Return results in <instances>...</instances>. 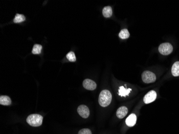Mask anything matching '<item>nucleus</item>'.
<instances>
[{"mask_svg":"<svg viewBox=\"0 0 179 134\" xmlns=\"http://www.w3.org/2000/svg\"><path fill=\"white\" fill-rule=\"evenodd\" d=\"M12 100L9 97L1 96L0 97V104L2 105L8 106L11 105Z\"/></svg>","mask_w":179,"mask_h":134,"instance_id":"nucleus-10","label":"nucleus"},{"mask_svg":"<svg viewBox=\"0 0 179 134\" xmlns=\"http://www.w3.org/2000/svg\"><path fill=\"white\" fill-rule=\"evenodd\" d=\"M142 79L145 83H151L156 80V76L151 71H145L142 74Z\"/></svg>","mask_w":179,"mask_h":134,"instance_id":"nucleus-4","label":"nucleus"},{"mask_svg":"<svg viewBox=\"0 0 179 134\" xmlns=\"http://www.w3.org/2000/svg\"><path fill=\"white\" fill-rule=\"evenodd\" d=\"M112 9L110 6L105 7L102 9V15L105 17H111L112 15Z\"/></svg>","mask_w":179,"mask_h":134,"instance_id":"nucleus-13","label":"nucleus"},{"mask_svg":"<svg viewBox=\"0 0 179 134\" xmlns=\"http://www.w3.org/2000/svg\"><path fill=\"white\" fill-rule=\"evenodd\" d=\"M78 134H92V132L89 129H83L79 130Z\"/></svg>","mask_w":179,"mask_h":134,"instance_id":"nucleus-18","label":"nucleus"},{"mask_svg":"<svg viewBox=\"0 0 179 134\" xmlns=\"http://www.w3.org/2000/svg\"><path fill=\"white\" fill-rule=\"evenodd\" d=\"M67 58L70 62H75L76 61L75 55L73 52H69L67 55Z\"/></svg>","mask_w":179,"mask_h":134,"instance_id":"nucleus-17","label":"nucleus"},{"mask_svg":"<svg viewBox=\"0 0 179 134\" xmlns=\"http://www.w3.org/2000/svg\"><path fill=\"white\" fill-rule=\"evenodd\" d=\"M83 87L88 90L92 91L96 89L97 84L94 81L90 79H86L83 81Z\"/></svg>","mask_w":179,"mask_h":134,"instance_id":"nucleus-7","label":"nucleus"},{"mask_svg":"<svg viewBox=\"0 0 179 134\" xmlns=\"http://www.w3.org/2000/svg\"><path fill=\"white\" fill-rule=\"evenodd\" d=\"M136 115L135 114H131L126 119L125 123L128 126L133 127L136 124Z\"/></svg>","mask_w":179,"mask_h":134,"instance_id":"nucleus-9","label":"nucleus"},{"mask_svg":"<svg viewBox=\"0 0 179 134\" xmlns=\"http://www.w3.org/2000/svg\"><path fill=\"white\" fill-rule=\"evenodd\" d=\"M157 98V93L154 90H151L146 94L144 97V102L145 103H150L154 102Z\"/></svg>","mask_w":179,"mask_h":134,"instance_id":"nucleus-6","label":"nucleus"},{"mask_svg":"<svg viewBox=\"0 0 179 134\" xmlns=\"http://www.w3.org/2000/svg\"><path fill=\"white\" fill-rule=\"evenodd\" d=\"M128 112V109L125 106H121L118 108L116 111V116L119 119H123Z\"/></svg>","mask_w":179,"mask_h":134,"instance_id":"nucleus-8","label":"nucleus"},{"mask_svg":"<svg viewBox=\"0 0 179 134\" xmlns=\"http://www.w3.org/2000/svg\"><path fill=\"white\" fill-rule=\"evenodd\" d=\"M42 48H43V47L40 45H35L34 46H33V50H32V53L33 54H39L41 53Z\"/></svg>","mask_w":179,"mask_h":134,"instance_id":"nucleus-16","label":"nucleus"},{"mask_svg":"<svg viewBox=\"0 0 179 134\" xmlns=\"http://www.w3.org/2000/svg\"><path fill=\"white\" fill-rule=\"evenodd\" d=\"M119 36L122 39H125L129 38L130 34L127 29H125L122 30L121 31H120V32L119 34Z\"/></svg>","mask_w":179,"mask_h":134,"instance_id":"nucleus-14","label":"nucleus"},{"mask_svg":"<svg viewBox=\"0 0 179 134\" xmlns=\"http://www.w3.org/2000/svg\"><path fill=\"white\" fill-rule=\"evenodd\" d=\"M25 17L23 15L17 13L15 16V17L14 19V22L15 23H19L25 21Z\"/></svg>","mask_w":179,"mask_h":134,"instance_id":"nucleus-15","label":"nucleus"},{"mask_svg":"<svg viewBox=\"0 0 179 134\" xmlns=\"http://www.w3.org/2000/svg\"><path fill=\"white\" fill-rule=\"evenodd\" d=\"M172 74L174 76H179V61L175 62L172 65Z\"/></svg>","mask_w":179,"mask_h":134,"instance_id":"nucleus-12","label":"nucleus"},{"mask_svg":"<svg viewBox=\"0 0 179 134\" xmlns=\"http://www.w3.org/2000/svg\"><path fill=\"white\" fill-rule=\"evenodd\" d=\"M173 46L168 42L163 43L160 45L158 48V50L159 53L164 55H169L173 52Z\"/></svg>","mask_w":179,"mask_h":134,"instance_id":"nucleus-3","label":"nucleus"},{"mask_svg":"<svg viewBox=\"0 0 179 134\" xmlns=\"http://www.w3.org/2000/svg\"><path fill=\"white\" fill-rule=\"evenodd\" d=\"M112 99V94L107 90H102L99 97V103L102 107H105L110 105Z\"/></svg>","mask_w":179,"mask_h":134,"instance_id":"nucleus-1","label":"nucleus"},{"mask_svg":"<svg viewBox=\"0 0 179 134\" xmlns=\"http://www.w3.org/2000/svg\"><path fill=\"white\" fill-rule=\"evenodd\" d=\"M43 117L37 114L29 115L26 119L29 125L32 127H39L43 123Z\"/></svg>","mask_w":179,"mask_h":134,"instance_id":"nucleus-2","label":"nucleus"},{"mask_svg":"<svg viewBox=\"0 0 179 134\" xmlns=\"http://www.w3.org/2000/svg\"><path fill=\"white\" fill-rule=\"evenodd\" d=\"M131 91V89H125L124 86H120L118 93L121 97H126L129 95Z\"/></svg>","mask_w":179,"mask_h":134,"instance_id":"nucleus-11","label":"nucleus"},{"mask_svg":"<svg viewBox=\"0 0 179 134\" xmlns=\"http://www.w3.org/2000/svg\"><path fill=\"white\" fill-rule=\"evenodd\" d=\"M77 112L79 115L83 118L87 119L90 115V111L89 108L87 106L82 105L78 106L77 108Z\"/></svg>","mask_w":179,"mask_h":134,"instance_id":"nucleus-5","label":"nucleus"}]
</instances>
